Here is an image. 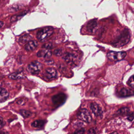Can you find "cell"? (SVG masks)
Segmentation results:
<instances>
[{"label":"cell","instance_id":"obj_28","mask_svg":"<svg viewBox=\"0 0 134 134\" xmlns=\"http://www.w3.org/2000/svg\"><path fill=\"white\" fill-rule=\"evenodd\" d=\"M18 103L20 105H24L25 103L24 102V99H20L18 102Z\"/></svg>","mask_w":134,"mask_h":134},{"label":"cell","instance_id":"obj_22","mask_svg":"<svg viewBox=\"0 0 134 134\" xmlns=\"http://www.w3.org/2000/svg\"><path fill=\"white\" fill-rule=\"evenodd\" d=\"M52 44L51 43H46L45 44H44L43 46H42V48L46 49H48V50H50L52 48Z\"/></svg>","mask_w":134,"mask_h":134},{"label":"cell","instance_id":"obj_20","mask_svg":"<svg viewBox=\"0 0 134 134\" xmlns=\"http://www.w3.org/2000/svg\"><path fill=\"white\" fill-rule=\"evenodd\" d=\"M127 83L129 86L134 88V75L130 77V79L128 81Z\"/></svg>","mask_w":134,"mask_h":134},{"label":"cell","instance_id":"obj_6","mask_svg":"<svg viewBox=\"0 0 134 134\" xmlns=\"http://www.w3.org/2000/svg\"><path fill=\"white\" fill-rule=\"evenodd\" d=\"M66 98V96L64 94H59L54 95L52 97V102L56 105H60L63 104Z\"/></svg>","mask_w":134,"mask_h":134},{"label":"cell","instance_id":"obj_14","mask_svg":"<svg viewBox=\"0 0 134 134\" xmlns=\"http://www.w3.org/2000/svg\"><path fill=\"white\" fill-rule=\"evenodd\" d=\"M25 75L22 72H16L10 74L9 75V77L13 80H19L25 78Z\"/></svg>","mask_w":134,"mask_h":134},{"label":"cell","instance_id":"obj_18","mask_svg":"<svg viewBox=\"0 0 134 134\" xmlns=\"http://www.w3.org/2000/svg\"><path fill=\"white\" fill-rule=\"evenodd\" d=\"M19 113L24 118L29 117L32 115V113L30 111L27 110H24V109H20L19 110Z\"/></svg>","mask_w":134,"mask_h":134},{"label":"cell","instance_id":"obj_5","mask_svg":"<svg viewBox=\"0 0 134 134\" xmlns=\"http://www.w3.org/2000/svg\"><path fill=\"white\" fill-rule=\"evenodd\" d=\"M42 67V65L40 62L34 61L28 65L27 70L31 74H37L41 71Z\"/></svg>","mask_w":134,"mask_h":134},{"label":"cell","instance_id":"obj_25","mask_svg":"<svg viewBox=\"0 0 134 134\" xmlns=\"http://www.w3.org/2000/svg\"><path fill=\"white\" fill-rule=\"evenodd\" d=\"M96 129L95 128H92L90 129L88 132H87V134H95L96 132Z\"/></svg>","mask_w":134,"mask_h":134},{"label":"cell","instance_id":"obj_24","mask_svg":"<svg viewBox=\"0 0 134 134\" xmlns=\"http://www.w3.org/2000/svg\"><path fill=\"white\" fill-rule=\"evenodd\" d=\"M85 129L84 128H81L76 130L73 134H84Z\"/></svg>","mask_w":134,"mask_h":134},{"label":"cell","instance_id":"obj_27","mask_svg":"<svg viewBox=\"0 0 134 134\" xmlns=\"http://www.w3.org/2000/svg\"><path fill=\"white\" fill-rule=\"evenodd\" d=\"M4 126V120L2 117L0 116V129L2 128Z\"/></svg>","mask_w":134,"mask_h":134},{"label":"cell","instance_id":"obj_29","mask_svg":"<svg viewBox=\"0 0 134 134\" xmlns=\"http://www.w3.org/2000/svg\"><path fill=\"white\" fill-rule=\"evenodd\" d=\"M3 25H4V23L3 21H0V28H2L3 26Z\"/></svg>","mask_w":134,"mask_h":134},{"label":"cell","instance_id":"obj_16","mask_svg":"<svg viewBox=\"0 0 134 134\" xmlns=\"http://www.w3.org/2000/svg\"><path fill=\"white\" fill-rule=\"evenodd\" d=\"M74 58V56L73 54L70 53H64L63 59L68 63H71L73 62V60Z\"/></svg>","mask_w":134,"mask_h":134},{"label":"cell","instance_id":"obj_15","mask_svg":"<svg viewBox=\"0 0 134 134\" xmlns=\"http://www.w3.org/2000/svg\"><path fill=\"white\" fill-rule=\"evenodd\" d=\"M31 38L32 37L30 35H28V34L24 35H23V36H21L19 38L18 42L20 44H24V43H27L29 41H30Z\"/></svg>","mask_w":134,"mask_h":134},{"label":"cell","instance_id":"obj_11","mask_svg":"<svg viewBox=\"0 0 134 134\" xmlns=\"http://www.w3.org/2000/svg\"><path fill=\"white\" fill-rule=\"evenodd\" d=\"M97 26V24L96 20H91L88 23L87 25V29L89 32L94 33L96 31Z\"/></svg>","mask_w":134,"mask_h":134},{"label":"cell","instance_id":"obj_12","mask_svg":"<svg viewBox=\"0 0 134 134\" xmlns=\"http://www.w3.org/2000/svg\"><path fill=\"white\" fill-rule=\"evenodd\" d=\"M51 51L50 50L46 49H44V50H41L39 51L37 53V57L40 58H44L46 59L49 58L51 56Z\"/></svg>","mask_w":134,"mask_h":134},{"label":"cell","instance_id":"obj_3","mask_svg":"<svg viewBox=\"0 0 134 134\" xmlns=\"http://www.w3.org/2000/svg\"><path fill=\"white\" fill-rule=\"evenodd\" d=\"M127 53L125 52H115L110 51L107 54V58L111 61H120L122 60L126 55Z\"/></svg>","mask_w":134,"mask_h":134},{"label":"cell","instance_id":"obj_10","mask_svg":"<svg viewBox=\"0 0 134 134\" xmlns=\"http://www.w3.org/2000/svg\"><path fill=\"white\" fill-rule=\"evenodd\" d=\"M38 46V42L36 40H30L25 46V49L27 51H31L35 50Z\"/></svg>","mask_w":134,"mask_h":134},{"label":"cell","instance_id":"obj_19","mask_svg":"<svg viewBox=\"0 0 134 134\" xmlns=\"http://www.w3.org/2000/svg\"><path fill=\"white\" fill-rule=\"evenodd\" d=\"M130 113V110L127 107H123L118 110V113L120 115H127Z\"/></svg>","mask_w":134,"mask_h":134},{"label":"cell","instance_id":"obj_17","mask_svg":"<svg viewBox=\"0 0 134 134\" xmlns=\"http://www.w3.org/2000/svg\"><path fill=\"white\" fill-rule=\"evenodd\" d=\"M44 122L43 120H37L32 122L31 126L34 128H41L44 125Z\"/></svg>","mask_w":134,"mask_h":134},{"label":"cell","instance_id":"obj_4","mask_svg":"<svg viewBox=\"0 0 134 134\" xmlns=\"http://www.w3.org/2000/svg\"><path fill=\"white\" fill-rule=\"evenodd\" d=\"M77 118L84 122H90L92 120V116L90 113L86 109H81L77 114Z\"/></svg>","mask_w":134,"mask_h":134},{"label":"cell","instance_id":"obj_23","mask_svg":"<svg viewBox=\"0 0 134 134\" xmlns=\"http://www.w3.org/2000/svg\"><path fill=\"white\" fill-rule=\"evenodd\" d=\"M53 53L55 55H57V56H60L62 54V50L60 49H55L54 52H53Z\"/></svg>","mask_w":134,"mask_h":134},{"label":"cell","instance_id":"obj_8","mask_svg":"<svg viewBox=\"0 0 134 134\" xmlns=\"http://www.w3.org/2000/svg\"><path fill=\"white\" fill-rule=\"evenodd\" d=\"M46 76L49 80H53L57 76V70L53 68H47L46 70Z\"/></svg>","mask_w":134,"mask_h":134},{"label":"cell","instance_id":"obj_13","mask_svg":"<svg viewBox=\"0 0 134 134\" xmlns=\"http://www.w3.org/2000/svg\"><path fill=\"white\" fill-rule=\"evenodd\" d=\"M9 96V93L4 88L0 87V103L6 100Z\"/></svg>","mask_w":134,"mask_h":134},{"label":"cell","instance_id":"obj_1","mask_svg":"<svg viewBox=\"0 0 134 134\" xmlns=\"http://www.w3.org/2000/svg\"><path fill=\"white\" fill-rule=\"evenodd\" d=\"M130 38V35L127 30H124L121 34L117 37V38L114 41L113 44L115 47H120L126 44L129 41Z\"/></svg>","mask_w":134,"mask_h":134},{"label":"cell","instance_id":"obj_21","mask_svg":"<svg viewBox=\"0 0 134 134\" xmlns=\"http://www.w3.org/2000/svg\"><path fill=\"white\" fill-rule=\"evenodd\" d=\"M24 14H21L20 15H14V16H13L11 18H10V21L12 22H14V21H16V20H17L18 19H19L20 17H21L23 16V15H24Z\"/></svg>","mask_w":134,"mask_h":134},{"label":"cell","instance_id":"obj_9","mask_svg":"<svg viewBox=\"0 0 134 134\" xmlns=\"http://www.w3.org/2000/svg\"><path fill=\"white\" fill-rule=\"evenodd\" d=\"M119 94L120 96L122 97H128L134 95V92L128 88H122L120 90Z\"/></svg>","mask_w":134,"mask_h":134},{"label":"cell","instance_id":"obj_26","mask_svg":"<svg viewBox=\"0 0 134 134\" xmlns=\"http://www.w3.org/2000/svg\"><path fill=\"white\" fill-rule=\"evenodd\" d=\"M127 119L130 120V121H132L134 119V114L132 113V114H130L129 115H128V117L127 118Z\"/></svg>","mask_w":134,"mask_h":134},{"label":"cell","instance_id":"obj_2","mask_svg":"<svg viewBox=\"0 0 134 134\" xmlns=\"http://www.w3.org/2000/svg\"><path fill=\"white\" fill-rule=\"evenodd\" d=\"M53 33V28L51 27H48L42 29L38 32L37 38L40 41H44L49 38Z\"/></svg>","mask_w":134,"mask_h":134},{"label":"cell","instance_id":"obj_7","mask_svg":"<svg viewBox=\"0 0 134 134\" xmlns=\"http://www.w3.org/2000/svg\"><path fill=\"white\" fill-rule=\"evenodd\" d=\"M90 108L93 113L96 116H100L102 115L103 111L101 108L98 105L95 103H92L91 104Z\"/></svg>","mask_w":134,"mask_h":134},{"label":"cell","instance_id":"obj_30","mask_svg":"<svg viewBox=\"0 0 134 134\" xmlns=\"http://www.w3.org/2000/svg\"><path fill=\"white\" fill-rule=\"evenodd\" d=\"M110 134H118L117 132H113V133H110Z\"/></svg>","mask_w":134,"mask_h":134}]
</instances>
